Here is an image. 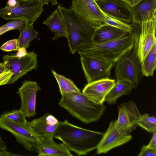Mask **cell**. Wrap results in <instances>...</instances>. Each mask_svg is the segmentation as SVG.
Listing matches in <instances>:
<instances>
[{
  "mask_svg": "<svg viewBox=\"0 0 156 156\" xmlns=\"http://www.w3.org/2000/svg\"><path fill=\"white\" fill-rule=\"evenodd\" d=\"M104 133L80 127L65 120L59 122L53 137L61 141L70 151L78 155H84L96 149Z\"/></svg>",
  "mask_w": 156,
  "mask_h": 156,
  "instance_id": "obj_1",
  "label": "cell"
},
{
  "mask_svg": "<svg viewBox=\"0 0 156 156\" xmlns=\"http://www.w3.org/2000/svg\"><path fill=\"white\" fill-rule=\"evenodd\" d=\"M135 39V34L133 29L132 32H127L114 40L101 43L91 41L84 44L77 51L80 55L100 58L115 65L119 60L132 50Z\"/></svg>",
  "mask_w": 156,
  "mask_h": 156,
  "instance_id": "obj_2",
  "label": "cell"
},
{
  "mask_svg": "<svg viewBox=\"0 0 156 156\" xmlns=\"http://www.w3.org/2000/svg\"><path fill=\"white\" fill-rule=\"evenodd\" d=\"M61 95L59 105L73 116L85 124L99 120L106 109L103 104L94 103L81 92L65 93Z\"/></svg>",
  "mask_w": 156,
  "mask_h": 156,
  "instance_id": "obj_3",
  "label": "cell"
},
{
  "mask_svg": "<svg viewBox=\"0 0 156 156\" xmlns=\"http://www.w3.org/2000/svg\"><path fill=\"white\" fill-rule=\"evenodd\" d=\"M57 9L63 21L70 52L74 54L81 45L91 41L95 27L61 3Z\"/></svg>",
  "mask_w": 156,
  "mask_h": 156,
  "instance_id": "obj_4",
  "label": "cell"
},
{
  "mask_svg": "<svg viewBox=\"0 0 156 156\" xmlns=\"http://www.w3.org/2000/svg\"><path fill=\"white\" fill-rule=\"evenodd\" d=\"M135 34L134 47L132 50L116 63L115 76L117 81L126 82L133 89H136L143 78L141 63L137 54V47L140 27L139 25L132 24Z\"/></svg>",
  "mask_w": 156,
  "mask_h": 156,
  "instance_id": "obj_5",
  "label": "cell"
},
{
  "mask_svg": "<svg viewBox=\"0 0 156 156\" xmlns=\"http://www.w3.org/2000/svg\"><path fill=\"white\" fill-rule=\"evenodd\" d=\"M44 5L40 0H16L14 4H7L0 9V17L8 20L24 19L33 24L43 12Z\"/></svg>",
  "mask_w": 156,
  "mask_h": 156,
  "instance_id": "obj_6",
  "label": "cell"
},
{
  "mask_svg": "<svg viewBox=\"0 0 156 156\" xmlns=\"http://www.w3.org/2000/svg\"><path fill=\"white\" fill-rule=\"evenodd\" d=\"M2 59L4 65L13 73L8 84L13 83L38 66L37 55L34 51L27 52L21 57L17 56L16 54L5 55Z\"/></svg>",
  "mask_w": 156,
  "mask_h": 156,
  "instance_id": "obj_7",
  "label": "cell"
},
{
  "mask_svg": "<svg viewBox=\"0 0 156 156\" xmlns=\"http://www.w3.org/2000/svg\"><path fill=\"white\" fill-rule=\"evenodd\" d=\"M82 68L87 83L109 78L114 64L100 58L80 55Z\"/></svg>",
  "mask_w": 156,
  "mask_h": 156,
  "instance_id": "obj_8",
  "label": "cell"
},
{
  "mask_svg": "<svg viewBox=\"0 0 156 156\" xmlns=\"http://www.w3.org/2000/svg\"><path fill=\"white\" fill-rule=\"evenodd\" d=\"M142 115L133 101L121 103L118 107V118L114 121L115 128L122 133L130 134L138 126Z\"/></svg>",
  "mask_w": 156,
  "mask_h": 156,
  "instance_id": "obj_9",
  "label": "cell"
},
{
  "mask_svg": "<svg viewBox=\"0 0 156 156\" xmlns=\"http://www.w3.org/2000/svg\"><path fill=\"white\" fill-rule=\"evenodd\" d=\"M0 127L7 131L15 137L17 141L27 150L30 151L39 139L30 128L27 122L20 123L0 117Z\"/></svg>",
  "mask_w": 156,
  "mask_h": 156,
  "instance_id": "obj_10",
  "label": "cell"
},
{
  "mask_svg": "<svg viewBox=\"0 0 156 156\" xmlns=\"http://www.w3.org/2000/svg\"><path fill=\"white\" fill-rule=\"evenodd\" d=\"M69 9L95 27L105 22V14L94 0H72Z\"/></svg>",
  "mask_w": 156,
  "mask_h": 156,
  "instance_id": "obj_11",
  "label": "cell"
},
{
  "mask_svg": "<svg viewBox=\"0 0 156 156\" xmlns=\"http://www.w3.org/2000/svg\"><path fill=\"white\" fill-rule=\"evenodd\" d=\"M97 3L105 14L128 24L132 22V6L129 0H101Z\"/></svg>",
  "mask_w": 156,
  "mask_h": 156,
  "instance_id": "obj_12",
  "label": "cell"
},
{
  "mask_svg": "<svg viewBox=\"0 0 156 156\" xmlns=\"http://www.w3.org/2000/svg\"><path fill=\"white\" fill-rule=\"evenodd\" d=\"M41 88L35 81L25 80L16 92L20 97L21 107L20 110L26 118H30L36 114L37 94Z\"/></svg>",
  "mask_w": 156,
  "mask_h": 156,
  "instance_id": "obj_13",
  "label": "cell"
},
{
  "mask_svg": "<svg viewBox=\"0 0 156 156\" xmlns=\"http://www.w3.org/2000/svg\"><path fill=\"white\" fill-rule=\"evenodd\" d=\"M132 138L130 134L119 132L115 128L114 121H111L96 148L97 154H106L114 148L128 142Z\"/></svg>",
  "mask_w": 156,
  "mask_h": 156,
  "instance_id": "obj_14",
  "label": "cell"
},
{
  "mask_svg": "<svg viewBox=\"0 0 156 156\" xmlns=\"http://www.w3.org/2000/svg\"><path fill=\"white\" fill-rule=\"evenodd\" d=\"M140 27L137 54L141 63L156 42V17L142 23Z\"/></svg>",
  "mask_w": 156,
  "mask_h": 156,
  "instance_id": "obj_15",
  "label": "cell"
},
{
  "mask_svg": "<svg viewBox=\"0 0 156 156\" xmlns=\"http://www.w3.org/2000/svg\"><path fill=\"white\" fill-rule=\"evenodd\" d=\"M115 83V80L109 78L95 81L87 83L82 93L94 103L103 104L107 95Z\"/></svg>",
  "mask_w": 156,
  "mask_h": 156,
  "instance_id": "obj_16",
  "label": "cell"
},
{
  "mask_svg": "<svg viewBox=\"0 0 156 156\" xmlns=\"http://www.w3.org/2000/svg\"><path fill=\"white\" fill-rule=\"evenodd\" d=\"M60 122L54 115L46 113L27 124L34 134L39 137H53Z\"/></svg>",
  "mask_w": 156,
  "mask_h": 156,
  "instance_id": "obj_17",
  "label": "cell"
},
{
  "mask_svg": "<svg viewBox=\"0 0 156 156\" xmlns=\"http://www.w3.org/2000/svg\"><path fill=\"white\" fill-rule=\"evenodd\" d=\"M53 137H39L34 145L39 156H72L73 155L63 143L55 142Z\"/></svg>",
  "mask_w": 156,
  "mask_h": 156,
  "instance_id": "obj_18",
  "label": "cell"
},
{
  "mask_svg": "<svg viewBox=\"0 0 156 156\" xmlns=\"http://www.w3.org/2000/svg\"><path fill=\"white\" fill-rule=\"evenodd\" d=\"M133 23L140 25L156 17V0H143L132 6Z\"/></svg>",
  "mask_w": 156,
  "mask_h": 156,
  "instance_id": "obj_19",
  "label": "cell"
},
{
  "mask_svg": "<svg viewBox=\"0 0 156 156\" xmlns=\"http://www.w3.org/2000/svg\"><path fill=\"white\" fill-rule=\"evenodd\" d=\"M128 32L115 27L106 23H104L95 27L91 41L101 43L119 38Z\"/></svg>",
  "mask_w": 156,
  "mask_h": 156,
  "instance_id": "obj_20",
  "label": "cell"
},
{
  "mask_svg": "<svg viewBox=\"0 0 156 156\" xmlns=\"http://www.w3.org/2000/svg\"><path fill=\"white\" fill-rule=\"evenodd\" d=\"M54 34L52 40H56L61 37H66V33L62 18L58 9L55 10L43 22Z\"/></svg>",
  "mask_w": 156,
  "mask_h": 156,
  "instance_id": "obj_21",
  "label": "cell"
},
{
  "mask_svg": "<svg viewBox=\"0 0 156 156\" xmlns=\"http://www.w3.org/2000/svg\"><path fill=\"white\" fill-rule=\"evenodd\" d=\"M133 89L130 85L126 82L117 81L107 95L105 101L109 105L115 104L119 98L129 95Z\"/></svg>",
  "mask_w": 156,
  "mask_h": 156,
  "instance_id": "obj_22",
  "label": "cell"
},
{
  "mask_svg": "<svg viewBox=\"0 0 156 156\" xmlns=\"http://www.w3.org/2000/svg\"><path fill=\"white\" fill-rule=\"evenodd\" d=\"M156 67V42L147 53L141 63L143 76H152Z\"/></svg>",
  "mask_w": 156,
  "mask_h": 156,
  "instance_id": "obj_23",
  "label": "cell"
},
{
  "mask_svg": "<svg viewBox=\"0 0 156 156\" xmlns=\"http://www.w3.org/2000/svg\"><path fill=\"white\" fill-rule=\"evenodd\" d=\"M38 33L34 29L33 24L27 22L24 30L20 33L18 40L19 43V48H28L30 42L36 38Z\"/></svg>",
  "mask_w": 156,
  "mask_h": 156,
  "instance_id": "obj_24",
  "label": "cell"
},
{
  "mask_svg": "<svg viewBox=\"0 0 156 156\" xmlns=\"http://www.w3.org/2000/svg\"><path fill=\"white\" fill-rule=\"evenodd\" d=\"M51 72L58 84L61 94L65 93L81 92L80 90L70 79L56 73L54 70L52 69Z\"/></svg>",
  "mask_w": 156,
  "mask_h": 156,
  "instance_id": "obj_25",
  "label": "cell"
},
{
  "mask_svg": "<svg viewBox=\"0 0 156 156\" xmlns=\"http://www.w3.org/2000/svg\"><path fill=\"white\" fill-rule=\"evenodd\" d=\"M27 21L22 18L16 19L0 27V33L2 34L13 30H17L21 33L26 27Z\"/></svg>",
  "mask_w": 156,
  "mask_h": 156,
  "instance_id": "obj_26",
  "label": "cell"
},
{
  "mask_svg": "<svg viewBox=\"0 0 156 156\" xmlns=\"http://www.w3.org/2000/svg\"><path fill=\"white\" fill-rule=\"evenodd\" d=\"M138 126L151 133L156 131V118L147 113L142 115L137 122Z\"/></svg>",
  "mask_w": 156,
  "mask_h": 156,
  "instance_id": "obj_27",
  "label": "cell"
},
{
  "mask_svg": "<svg viewBox=\"0 0 156 156\" xmlns=\"http://www.w3.org/2000/svg\"><path fill=\"white\" fill-rule=\"evenodd\" d=\"M1 115L6 119L18 123H25L27 122L26 117L20 109L4 112Z\"/></svg>",
  "mask_w": 156,
  "mask_h": 156,
  "instance_id": "obj_28",
  "label": "cell"
},
{
  "mask_svg": "<svg viewBox=\"0 0 156 156\" xmlns=\"http://www.w3.org/2000/svg\"><path fill=\"white\" fill-rule=\"evenodd\" d=\"M105 23L126 32H130L133 31V28L131 24L114 19L106 15Z\"/></svg>",
  "mask_w": 156,
  "mask_h": 156,
  "instance_id": "obj_29",
  "label": "cell"
},
{
  "mask_svg": "<svg viewBox=\"0 0 156 156\" xmlns=\"http://www.w3.org/2000/svg\"><path fill=\"white\" fill-rule=\"evenodd\" d=\"M0 49L5 51H18L19 48V43L18 39H13L8 41L4 43Z\"/></svg>",
  "mask_w": 156,
  "mask_h": 156,
  "instance_id": "obj_30",
  "label": "cell"
},
{
  "mask_svg": "<svg viewBox=\"0 0 156 156\" xmlns=\"http://www.w3.org/2000/svg\"><path fill=\"white\" fill-rule=\"evenodd\" d=\"M12 75L13 73L12 71L7 68L0 75V86L8 84Z\"/></svg>",
  "mask_w": 156,
  "mask_h": 156,
  "instance_id": "obj_31",
  "label": "cell"
},
{
  "mask_svg": "<svg viewBox=\"0 0 156 156\" xmlns=\"http://www.w3.org/2000/svg\"><path fill=\"white\" fill-rule=\"evenodd\" d=\"M138 156H156V149H154L147 146H143L141 149Z\"/></svg>",
  "mask_w": 156,
  "mask_h": 156,
  "instance_id": "obj_32",
  "label": "cell"
},
{
  "mask_svg": "<svg viewBox=\"0 0 156 156\" xmlns=\"http://www.w3.org/2000/svg\"><path fill=\"white\" fill-rule=\"evenodd\" d=\"M153 134L149 143L147 145L149 147L156 149V131L153 133Z\"/></svg>",
  "mask_w": 156,
  "mask_h": 156,
  "instance_id": "obj_33",
  "label": "cell"
},
{
  "mask_svg": "<svg viewBox=\"0 0 156 156\" xmlns=\"http://www.w3.org/2000/svg\"><path fill=\"white\" fill-rule=\"evenodd\" d=\"M26 49L24 48H19L17 51V53L16 54V55L19 57H21L25 56L27 53Z\"/></svg>",
  "mask_w": 156,
  "mask_h": 156,
  "instance_id": "obj_34",
  "label": "cell"
},
{
  "mask_svg": "<svg viewBox=\"0 0 156 156\" xmlns=\"http://www.w3.org/2000/svg\"><path fill=\"white\" fill-rule=\"evenodd\" d=\"M19 155L10 152L6 151V150H0V156H12Z\"/></svg>",
  "mask_w": 156,
  "mask_h": 156,
  "instance_id": "obj_35",
  "label": "cell"
},
{
  "mask_svg": "<svg viewBox=\"0 0 156 156\" xmlns=\"http://www.w3.org/2000/svg\"><path fill=\"white\" fill-rule=\"evenodd\" d=\"M43 4L48 5L49 2L52 3V5H56L58 3L57 0H40Z\"/></svg>",
  "mask_w": 156,
  "mask_h": 156,
  "instance_id": "obj_36",
  "label": "cell"
},
{
  "mask_svg": "<svg viewBox=\"0 0 156 156\" xmlns=\"http://www.w3.org/2000/svg\"><path fill=\"white\" fill-rule=\"evenodd\" d=\"M7 68L3 63L0 62V75H1Z\"/></svg>",
  "mask_w": 156,
  "mask_h": 156,
  "instance_id": "obj_37",
  "label": "cell"
},
{
  "mask_svg": "<svg viewBox=\"0 0 156 156\" xmlns=\"http://www.w3.org/2000/svg\"><path fill=\"white\" fill-rule=\"evenodd\" d=\"M132 6H133L138 4L143 0H129Z\"/></svg>",
  "mask_w": 156,
  "mask_h": 156,
  "instance_id": "obj_38",
  "label": "cell"
},
{
  "mask_svg": "<svg viewBox=\"0 0 156 156\" xmlns=\"http://www.w3.org/2000/svg\"><path fill=\"white\" fill-rule=\"evenodd\" d=\"M101 0H94V1L96 2H97L100 1Z\"/></svg>",
  "mask_w": 156,
  "mask_h": 156,
  "instance_id": "obj_39",
  "label": "cell"
},
{
  "mask_svg": "<svg viewBox=\"0 0 156 156\" xmlns=\"http://www.w3.org/2000/svg\"><path fill=\"white\" fill-rule=\"evenodd\" d=\"M0 139H1V138L0 136Z\"/></svg>",
  "mask_w": 156,
  "mask_h": 156,
  "instance_id": "obj_40",
  "label": "cell"
}]
</instances>
